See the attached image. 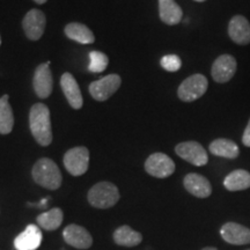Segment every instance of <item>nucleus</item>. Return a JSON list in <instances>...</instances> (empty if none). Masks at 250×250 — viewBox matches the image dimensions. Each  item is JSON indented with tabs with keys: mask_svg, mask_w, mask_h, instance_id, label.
<instances>
[{
	"mask_svg": "<svg viewBox=\"0 0 250 250\" xmlns=\"http://www.w3.org/2000/svg\"><path fill=\"white\" fill-rule=\"evenodd\" d=\"M29 125L31 134L41 146H49L52 142L50 110L43 103H36L30 109Z\"/></svg>",
	"mask_w": 250,
	"mask_h": 250,
	"instance_id": "f257e3e1",
	"label": "nucleus"
},
{
	"mask_svg": "<svg viewBox=\"0 0 250 250\" xmlns=\"http://www.w3.org/2000/svg\"><path fill=\"white\" fill-rule=\"evenodd\" d=\"M33 179L39 186L49 190H57L62 184V173L58 166L48 158H42L34 165Z\"/></svg>",
	"mask_w": 250,
	"mask_h": 250,
	"instance_id": "f03ea898",
	"label": "nucleus"
},
{
	"mask_svg": "<svg viewBox=\"0 0 250 250\" xmlns=\"http://www.w3.org/2000/svg\"><path fill=\"white\" fill-rule=\"evenodd\" d=\"M89 204L96 208H109L120 201L117 187L110 182L96 183L88 191Z\"/></svg>",
	"mask_w": 250,
	"mask_h": 250,
	"instance_id": "7ed1b4c3",
	"label": "nucleus"
},
{
	"mask_svg": "<svg viewBox=\"0 0 250 250\" xmlns=\"http://www.w3.org/2000/svg\"><path fill=\"white\" fill-rule=\"evenodd\" d=\"M208 87V79L203 74H193L181 83L177 89V95L184 102H192L202 98Z\"/></svg>",
	"mask_w": 250,
	"mask_h": 250,
	"instance_id": "20e7f679",
	"label": "nucleus"
},
{
	"mask_svg": "<svg viewBox=\"0 0 250 250\" xmlns=\"http://www.w3.org/2000/svg\"><path fill=\"white\" fill-rule=\"evenodd\" d=\"M64 166L73 176H81L88 169L89 151L83 146L73 147L65 153Z\"/></svg>",
	"mask_w": 250,
	"mask_h": 250,
	"instance_id": "39448f33",
	"label": "nucleus"
},
{
	"mask_svg": "<svg viewBox=\"0 0 250 250\" xmlns=\"http://www.w3.org/2000/svg\"><path fill=\"white\" fill-rule=\"evenodd\" d=\"M145 170L151 176L158 179H166L175 171V164L168 155L164 153H154L145 162Z\"/></svg>",
	"mask_w": 250,
	"mask_h": 250,
	"instance_id": "423d86ee",
	"label": "nucleus"
},
{
	"mask_svg": "<svg viewBox=\"0 0 250 250\" xmlns=\"http://www.w3.org/2000/svg\"><path fill=\"white\" fill-rule=\"evenodd\" d=\"M122 79L117 74H109L102 79L93 81L89 85V93L96 101H105L120 88Z\"/></svg>",
	"mask_w": 250,
	"mask_h": 250,
	"instance_id": "0eeeda50",
	"label": "nucleus"
},
{
	"mask_svg": "<svg viewBox=\"0 0 250 250\" xmlns=\"http://www.w3.org/2000/svg\"><path fill=\"white\" fill-rule=\"evenodd\" d=\"M176 154L193 166L201 167L205 166L208 161V153L199 143L197 142H184L175 147Z\"/></svg>",
	"mask_w": 250,
	"mask_h": 250,
	"instance_id": "6e6552de",
	"label": "nucleus"
},
{
	"mask_svg": "<svg viewBox=\"0 0 250 250\" xmlns=\"http://www.w3.org/2000/svg\"><path fill=\"white\" fill-rule=\"evenodd\" d=\"M236 59L230 55H221L212 65L211 74L215 83H225L234 77L236 72Z\"/></svg>",
	"mask_w": 250,
	"mask_h": 250,
	"instance_id": "1a4fd4ad",
	"label": "nucleus"
},
{
	"mask_svg": "<svg viewBox=\"0 0 250 250\" xmlns=\"http://www.w3.org/2000/svg\"><path fill=\"white\" fill-rule=\"evenodd\" d=\"M50 62L45 64H41L37 66L35 74H34V89L36 95L41 99L49 98L54 87V80H52L51 70H50Z\"/></svg>",
	"mask_w": 250,
	"mask_h": 250,
	"instance_id": "9d476101",
	"label": "nucleus"
},
{
	"mask_svg": "<svg viewBox=\"0 0 250 250\" xmlns=\"http://www.w3.org/2000/svg\"><path fill=\"white\" fill-rule=\"evenodd\" d=\"M46 19L40 9H31L23 19V30L29 40L37 41L42 37L45 29Z\"/></svg>",
	"mask_w": 250,
	"mask_h": 250,
	"instance_id": "9b49d317",
	"label": "nucleus"
},
{
	"mask_svg": "<svg viewBox=\"0 0 250 250\" xmlns=\"http://www.w3.org/2000/svg\"><path fill=\"white\" fill-rule=\"evenodd\" d=\"M65 242L77 249H88L93 243V237L88 230L79 225H68L62 230Z\"/></svg>",
	"mask_w": 250,
	"mask_h": 250,
	"instance_id": "f8f14e48",
	"label": "nucleus"
},
{
	"mask_svg": "<svg viewBox=\"0 0 250 250\" xmlns=\"http://www.w3.org/2000/svg\"><path fill=\"white\" fill-rule=\"evenodd\" d=\"M228 35L234 43L247 45L250 43V23L243 15H235L228 23Z\"/></svg>",
	"mask_w": 250,
	"mask_h": 250,
	"instance_id": "ddd939ff",
	"label": "nucleus"
},
{
	"mask_svg": "<svg viewBox=\"0 0 250 250\" xmlns=\"http://www.w3.org/2000/svg\"><path fill=\"white\" fill-rule=\"evenodd\" d=\"M220 235L230 245L243 246L250 243V229L236 223L225 224L220 229Z\"/></svg>",
	"mask_w": 250,
	"mask_h": 250,
	"instance_id": "4468645a",
	"label": "nucleus"
},
{
	"mask_svg": "<svg viewBox=\"0 0 250 250\" xmlns=\"http://www.w3.org/2000/svg\"><path fill=\"white\" fill-rule=\"evenodd\" d=\"M42 232L36 225H28L22 233L19 234L14 240L17 250H36L42 243Z\"/></svg>",
	"mask_w": 250,
	"mask_h": 250,
	"instance_id": "2eb2a0df",
	"label": "nucleus"
},
{
	"mask_svg": "<svg viewBox=\"0 0 250 250\" xmlns=\"http://www.w3.org/2000/svg\"><path fill=\"white\" fill-rule=\"evenodd\" d=\"M61 86L68 103L73 109H80L83 104L79 85L71 73H64L61 78Z\"/></svg>",
	"mask_w": 250,
	"mask_h": 250,
	"instance_id": "dca6fc26",
	"label": "nucleus"
},
{
	"mask_svg": "<svg viewBox=\"0 0 250 250\" xmlns=\"http://www.w3.org/2000/svg\"><path fill=\"white\" fill-rule=\"evenodd\" d=\"M183 183L188 191L198 198H206L212 193V187L208 180L199 174H188Z\"/></svg>",
	"mask_w": 250,
	"mask_h": 250,
	"instance_id": "f3484780",
	"label": "nucleus"
},
{
	"mask_svg": "<svg viewBox=\"0 0 250 250\" xmlns=\"http://www.w3.org/2000/svg\"><path fill=\"white\" fill-rule=\"evenodd\" d=\"M159 15L162 22L174 26L182 21L183 12L175 0H159Z\"/></svg>",
	"mask_w": 250,
	"mask_h": 250,
	"instance_id": "a211bd4d",
	"label": "nucleus"
},
{
	"mask_svg": "<svg viewBox=\"0 0 250 250\" xmlns=\"http://www.w3.org/2000/svg\"><path fill=\"white\" fill-rule=\"evenodd\" d=\"M210 152L215 156L226 159H235L240 154L239 146L229 139L219 138L210 144Z\"/></svg>",
	"mask_w": 250,
	"mask_h": 250,
	"instance_id": "6ab92c4d",
	"label": "nucleus"
},
{
	"mask_svg": "<svg viewBox=\"0 0 250 250\" xmlns=\"http://www.w3.org/2000/svg\"><path fill=\"white\" fill-rule=\"evenodd\" d=\"M65 34H66L68 39L76 41V42L80 43V44H92L94 40H95L92 30L83 23H68L65 27Z\"/></svg>",
	"mask_w": 250,
	"mask_h": 250,
	"instance_id": "aec40b11",
	"label": "nucleus"
},
{
	"mask_svg": "<svg viewBox=\"0 0 250 250\" xmlns=\"http://www.w3.org/2000/svg\"><path fill=\"white\" fill-rule=\"evenodd\" d=\"M224 186L229 191H241L250 188V173L243 169H237L228 174L224 180Z\"/></svg>",
	"mask_w": 250,
	"mask_h": 250,
	"instance_id": "412c9836",
	"label": "nucleus"
},
{
	"mask_svg": "<svg viewBox=\"0 0 250 250\" xmlns=\"http://www.w3.org/2000/svg\"><path fill=\"white\" fill-rule=\"evenodd\" d=\"M114 241L118 246L136 247L143 241V235L130 226H122L114 233Z\"/></svg>",
	"mask_w": 250,
	"mask_h": 250,
	"instance_id": "4be33fe9",
	"label": "nucleus"
},
{
	"mask_svg": "<svg viewBox=\"0 0 250 250\" xmlns=\"http://www.w3.org/2000/svg\"><path fill=\"white\" fill-rule=\"evenodd\" d=\"M62 218H64V214H62V211L61 208H55L52 210H49L44 212V213L40 214L37 217L36 221L39 224L41 228L45 230H56L57 228L61 227L62 223Z\"/></svg>",
	"mask_w": 250,
	"mask_h": 250,
	"instance_id": "5701e85b",
	"label": "nucleus"
},
{
	"mask_svg": "<svg viewBox=\"0 0 250 250\" xmlns=\"http://www.w3.org/2000/svg\"><path fill=\"white\" fill-rule=\"evenodd\" d=\"M14 116L8 102V95L0 98V133L7 134L13 129Z\"/></svg>",
	"mask_w": 250,
	"mask_h": 250,
	"instance_id": "b1692460",
	"label": "nucleus"
},
{
	"mask_svg": "<svg viewBox=\"0 0 250 250\" xmlns=\"http://www.w3.org/2000/svg\"><path fill=\"white\" fill-rule=\"evenodd\" d=\"M89 65L88 68L94 73H101L107 68L109 64L108 56L101 51H92L89 54Z\"/></svg>",
	"mask_w": 250,
	"mask_h": 250,
	"instance_id": "393cba45",
	"label": "nucleus"
},
{
	"mask_svg": "<svg viewBox=\"0 0 250 250\" xmlns=\"http://www.w3.org/2000/svg\"><path fill=\"white\" fill-rule=\"evenodd\" d=\"M161 66L164 70L168 72H176L182 66V61L176 55H167L161 58Z\"/></svg>",
	"mask_w": 250,
	"mask_h": 250,
	"instance_id": "a878e982",
	"label": "nucleus"
},
{
	"mask_svg": "<svg viewBox=\"0 0 250 250\" xmlns=\"http://www.w3.org/2000/svg\"><path fill=\"white\" fill-rule=\"evenodd\" d=\"M242 143H243V145L247 146V147H250V118H249L248 124H247V126L245 129V132H243Z\"/></svg>",
	"mask_w": 250,
	"mask_h": 250,
	"instance_id": "bb28decb",
	"label": "nucleus"
},
{
	"mask_svg": "<svg viewBox=\"0 0 250 250\" xmlns=\"http://www.w3.org/2000/svg\"><path fill=\"white\" fill-rule=\"evenodd\" d=\"M34 1H35L36 4H40V5H42V4H45V2H46V0H34Z\"/></svg>",
	"mask_w": 250,
	"mask_h": 250,
	"instance_id": "cd10ccee",
	"label": "nucleus"
},
{
	"mask_svg": "<svg viewBox=\"0 0 250 250\" xmlns=\"http://www.w3.org/2000/svg\"><path fill=\"white\" fill-rule=\"evenodd\" d=\"M202 250H218V249L214 248V247H206V248H203Z\"/></svg>",
	"mask_w": 250,
	"mask_h": 250,
	"instance_id": "c85d7f7f",
	"label": "nucleus"
},
{
	"mask_svg": "<svg viewBox=\"0 0 250 250\" xmlns=\"http://www.w3.org/2000/svg\"><path fill=\"white\" fill-rule=\"evenodd\" d=\"M195 1H198V2H203V1H205V0H195Z\"/></svg>",
	"mask_w": 250,
	"mask_h": 250,
	"instance_id": "c756f323",
	"label": "nucleus"
},
{
	"mask_svg": "<svg viewBox=\"0 0 250 250\" xmlns=\"http://www.w3.org/2000/svg\"><path fill=\"white\" fill-rule=\"evenodd\" d=\"M0 44H1V37H0Z\"/></svg>",
	"mask_w": 250,
	"mask_h": 250,
	"instance_id": "7c9ffc66",
	"label": "nucleus"
},
{
	"mask_svg": "<svg viewBox=\"0 0 250 250\" xmlns=\"http://www.w3.org/2000/svg\"><path fill=\"white\" fill-rule=\"evenodd\" d=\"M248 250H250V249H248Z\"/></svg>",
	"mask_w": 250,
	"mask_h": 250,
	"instance_id": "2f4dec72",
	"label": "nucleus"
}]
</instances>
